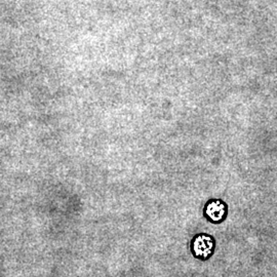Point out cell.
I'll return each mask as SVG.
<instances>
[{
    "label": "cell",
    "mask_w": 277,
    "mask_h": 277,
    "mask_svg": "<svg viewBox=\"0 0 277 277\" xmlns=\"http://www.w3.org/2000/svg\"><path fill=\"white\" fill-rule=\"evenodd\" d=\"M212 248V242L208 236H200L194 242V252L197 256H208Z\"/></svg>",
    "instance_id": "cell-1"
},
{
    "label": "cell",
    "mask_w": 277,
    "mask_h": 277,
    "mask_svg": "<svg viewBox=\"0 0 277 277\" xmlns=\"http://www.w3.org/2000/svg\"><path fill=\"white\" fill-rule=\"evenodd\" d=\"M206 214L214 221H220L225 214V206L219 202H212L206 208Z\"/></svg>",
    "instance_id": "cell-2"
}]
</instances>
